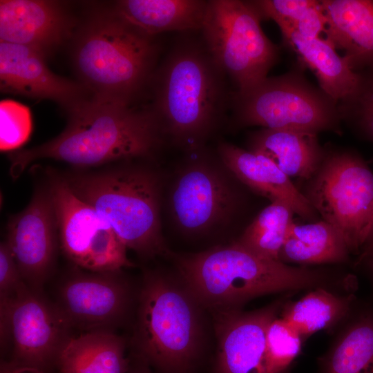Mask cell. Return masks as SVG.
Returning a JSON list of instances; mask_svg holds the SVG:
<instances>
[{"label":"cell","instance_id":"cell-1","mask_svg":"<svg viewBox=\"0 0 373 373\" xmlns=\"http://www.w3.org/2000/svg\"><path fill=\"white\" fill-rule=\"evenodd\" d=\"M68 115L66 126L57 137L39 146L9 153L13 179L41 159L64 162L81 169L149 160L164 141L160 124L149 107L137 108L91 97Z\"/></svg>","mask_w":373,"mask_h":373},{"label":"cell","instance_id":"cell-2","mask_svg":"<svg viewBox=\"0 0 373 373\" xmlns=\"http://www.w3.org/2000/svg\"><path fill=\"white\" fill-rule=\"evenodd\" d=\"M182 32L151 78L153 102L149 107L164 138L195 151L216 129L231 93L226 75L217 65L202 37Z\"/></svg>","mask_w":373,"mask_h":373},{"label":"cell","instance_id":"cell-3","mask_svg":"<svg viewBox=\"0 0 373 373\" xmlns=\"http://www.w3.org/2000/svg\"><path fill=\"white\" fill-rule=\"evenodd\" d=\"M212 318L176 274L146 269L128 347L156 373H191L204 355Z\"/></svg>","mask_w":373,"mask_h":373},{"label":"cell","instance_id":"cell-4","mask_svg":"<svg viewBox=\"0 0 373 373\" xmlns=\"http://www.w3.org/2000/svg\"><path fill=\"white\" fill-rule=\"evenodd\" d=\"M135 160L73 169L60 175L110 224L127 249L146 259L168 255L160 222L162 180L151 167Z\"/></svg>","mask_w":373,"mask_h":373},{"label":"cell","instance_id":"cell-5","mask_svg":"<svg viewBox=\"0 0 373 373\" xmlns=\"http://www.w3.org/2000/svg\"><path fill=\"white\" fill-rule=\"evenodd\" d=\"M177 274L209 312L240 309L267 294L324 285L333 274L325 269L294 267L256 256L234 242L175 258Z\"/></svg>","mask_w":373,"mask_h":373},{"label":"cell","instance_id":"cell-6","mask_svg":"<svg viewBox=\"0 0 373 373\" xmlns=\"http://www.w3.org/2000/svg\"><path fill=\"white\" fill-rule=\"evenodd\" d=\"M156 37L113 10L96 15L78 31L73 45L80 83L92 97L131 105L156 68L161 48Z\"/></svg>","mask_w":373,"mask_h":373},{"label":"cell","instance_id":"cell-7","mask_svg":"<svg viewBox=\"0 0 373 373\" xmlns=\"http://www.w3.org/2000/svg\"><path fill=\"white\" fill-rule=\"evenodd\" d=\"M312 175L296 184L323 220L360 254L373 231V172L356 150L331 143Z\"/></svg>","mask_w":373,"mask_h":373},{"label":"cell","instance_id":"cell-8","mask_svg":"<svg viewBox=\"0 0 373 373\" xmlns=\"http://www.w3.org/2000/svg\"><path fill=\"white\" fill-rule=\"evenodd\" d=\"M298 63L287 73L231 92L230 108L239 128L262 126L342 135L338 102L310 84Z\"/></svg>","mask_w":373,"mask_h":373},{"label":"cell","instance_id":"cell-9","mask_svg":"<svg viewBox=\"0 0 373 373\" xmlns=\"http://www.w3.org/2000/svg\"><path fill=\"white\" fill-rule=\"evenodd\" d=\"M262 20L253 1H208L201 37L237 90L265 79L278 61L279 48L263 32Z\"/></svg>","mask_w":373,"mask_h":373},{"label":"cell","instance_id":"cell-10","mask_svg":"<svg viewBox=\"0 0 373 373\" xmlns=\"http://www.w3.org/2000/svg\"><path fill=\"white\" fill-rule=\"evenodd\" d=\"M72 329L53 302L26 284L0 301L1 352L10 350L6 361L14 365L52 373Z\"/></svg>","mask_w":373,"mask_h":373},{"label":"cell","instance_id":"cell-11","mask_svg":"<svg viewBox=\"0 0 373 373\" xmlns=\"http://www.w3.org/2000/svg\"><path fill=\"white\" fill-rule=\"evenodd\" d=\"M200 157L182 168L171 190L169 208L178 228L186 236L208 234L243 210L249 189L229 170Z\"/></svg>","mask_w":373,"mask_h":373},{"label":"cell","instance_id":"cell-12","mask_svg":"<svg viewBox=\"0 0 373 373\" xmlns=\"http://www.w3.org/2000/svg\"><path fill=\"white\" fill-rule=\"evenodd\" d=\"M139 283L122 270L94 272L73 265L61 278L53 303L73 329L114 332L131 327Z\"/></svg>","mask_w":373,"mask_h":373},{"label":"cell","instance_id":"cell-13","mask_svg":"<svg viewBox=\"0 0 373 373\" xmlns=\"http://www.w3.org/2000/svg\"><path fill=\"white\" fill-rule=\"evenodd\" d=\"M46 175L57 217L60 248L73 265L94 272L134 267L127 257V248L110 224L71 191L60 173L48 169Z\"/></svg>","mask_w":373,"mask_h":373},{"label":"cell","instance_id":"cell-14","mask_svg":"<svg viewBox=\"0 0 373 373\" xmlns=\"http://www.w3.org/2000/svg\"><path fill=\"white\" fill-rule=\"evenodd\" d=\"M6 242L23 279L33 291L44 287L55 269L59 233L55 207L47 180L37 184L28 204L10 216Z\"/></svg>","mask_w":373,"mask_h":373},{"label":"cell","instance_id":"cell-15","mask_svg":"<svg viewBox=\"0 0 373 373\" xmlns=\"http://www.w3.org/2000/svg\"><path fill=\"white\" fill-rule=\"evenodd\" d=\"M280 302L245 312H210L216 348L212 373H269L266 332L277 318Z\"/></svg>","mask_w":373,"mask_h":373},{"label":"cell","instance_id":"cell-16","mask_svg":"<svg viewBox=\"0 0 373 373\" xmlns=\"http://www.w3.org/2000/svg\"><path fill=\"white\" fill-rule=\"evenodd\" d=\"M46 57L28 46L1 41V91L52 100L67 112L89 99L90 93L80 82L52 73Z\"/></svg>","mask_w":373,"mask_h":373},{"label":"cell","instance_id":"cell-17","mask_svg":"<svg viewBox=\"0 0 373 373\" xmlns=\"http://www.w3.org/2000/svg\"><path fill=\"white\" fill-rule=\"evenodd\" d=\"M73 25L57 1H0V41L28 46L46 57L71 35Z\"/></svg>","mask_w":373,"mask_h":373},{"label":"cell","instance_id":"cell-18","mask_svg":"<svg viewBox=\"0 0 373 373\" xmlns=\"http://www.w3.org/2000/svg\"><path fill=\"white\" fill-rule=\"evenodd\" d=\"M219 158L224 166L257 195L271 202L287 203L295 214L314 222L320 216L291 178L267 157L228 142H220Z\"/></svg>","mask_w":373,"mask_h":373},{"label":"cell","instance_id":"cell-19","mask_svg":"<svg viewBox=\"0 0 373 373\" xmlns=\"http://www.w3.org/2000/svg\"><path fill=\"white\" fill-rule=\"evenodd\" d=\"M325 40L354 72L373 66V0H320Z\"/></svg>","mask_w":373,"mask_h":373},{"label":"cell","instance_id":"cell-20","mask_svg":"<svg viewBox=\"0 0 373 373\" xmlns=\"http://www.w3.org/2000/svg\"><path fill=\"white\" fill-rule=\"evenodd\" d=\"M247 143V150L267 157L298 182L312 175L324 154L318 134L305 131L262 128L251 132Z\"/></svg>","mask_w":373,"mask_h":373},{"label":"cell","instance_id":"cell-21","mask_svg":"<svg viewBox=\"0 0 373 373\" xmlns=\"http://www.w3.org/2000/svg\"><path fill=\"white\" fill-rule=\"evenodd\" d=\"M276 23L285 46L296 54L300 65L314 72L322 90L338 102L354 89L358 73L328 41L304 37L287 23Z\"/></svg>","mask_w":373,"mask_h":373},{"label":"cell","instance_id":"cell-22","mask_svg":"<svg viewBox=\"0 0 373 373\" xmlns=\"http://www.w3.org/2000/svg\"><path fill=\"white\" fill-rule=\"evenodd\" d=\"M206 0H122L113 11L123 20L151 35L171 31H200L205 16Z\"/></svg>","mask_w":373,"mask_h":373},{"label":"cell","instance_id":"cell-23","mask_svg":"<svg viewBox=\"0 0 373 373\" xmlns=\"http://www.w3.org/2000/svg\"><path fill=\"white\" fill-rule=\"evenodd\" d=\"M128 339L110 331L83 332L72 336L56 364L59 373H126Z\"/></svg>","mask_w":373,"mask_h":373},{"label":"cell","instance_id":"cell-24","mask_svg":"<svg viewBox=\"0 0 373 373\" xmlns=\"http://www.w3.org/2000/svg\"><path fill=\"white\" fill-rule=\"evenodd\" d=\"M350 251L341 233L321 220L307 224H291L279 254L284 262L307 265L343 263Z\"/></svg>","mask_w":373,"mask_h":373},{"label":"cell","instance_id":"cell-25","mask_svg":"<svg viewBox=\"0 0 373 373\" xmlns=\"http://www.w3.org/2000/svg\"><path fill=\"white\" fill-rule=\"evenodd\" d=\"M294 214L285 202H270L254 217L234 242L260 257L280 260L279 254Z\"/></svg>","mask_w":373,"mask_h":373},{"label":"cell","instance_id":"cell-26","mask_svg":"<svg viewBox=\"0 0 373 373\" xmlns=\"http://www.w3.org/2000/svg\"><path fill=\"white\" fill-rule=\"evenodd\" d=\"M319 373H373V314L356 321L321 359Z\"/></svg>","mask_w":373,"mask_h":373},{"label":"cell","instance_id":"cell-27","mask_svg":"<svg viewBox=\"0 0 373 373\" xmlns=\"http://www.w3.org/2000/svg\"><path fill=\"white\" fill-rule=\"evenodd\" d=\"M350 305L349 298L318 288L285 309L282 318L303 338L336 323Z\"/></svg>","mask_w":373,"mask_h":373},{"label":"cell","instance_id":"cell-28","mask_svg":"<svg viewBox=\"0 0 373 373\" xmlns=\"http://www.w3.org/2000/svg\"><path fill=\"white\" fill-rule=\"evenodd\" d=\"M356 73L357 84L338 102V112L342 123L358 138L373 145V66Z\"/></svg>","mask_w":373,"mask_h":373},{"label":"cell","instance_id":"cell-29","mask_svg":"<svg viewBox=\"0 0 373 373\" xmlns=\"http://www.w3.org/2000/svg\"><path fill=\"white\" fill-rule=\"evenodd\" d=\"M301 336L282 318L268 326L265 338L269 373H285L300 352Z\"/></svg>","mask_w":373,"mask_h":373},{"label":"cell","instance_id":"cell-30","mask_svg":"<svg viewBox=\"0 0 373 373\" xmlns=\"http://www.w3.org/2000/svg\"><path fill=\"white\" fill-rule=\"evenodd\" d=\"M30 111L26 106L11 99L0 102V149L3 152L19 149L32 132Z\"/></svg>","mask_w":373,"mask_h":373},{"label":"cell","instance_id":"cell-31","mask_svg":"<svg viewBox=\"0 0 373 373\" xmlns=\"http://www.w3.org/2000/svg\"><path fill=\"white\" fill-rule=\"evenodd\" d=\"M316 0H255L254 4L262 20L285 22L294 26L312 7Z\"/></svg>","mask_w":373,"mask_h":373},{"label":"cell","instance_id":"cell-32","mask_svg":"<svg viewBox=\"0 0 373 373\" xmlns=\"http://www.w3.org/2000/svg\"><path fill=\"white\" fill-rule=\"evenodd\" d=\"M26 285L6 242L0 245V301L10 299Z\"/></svg>","mask_w":373,"mask_h":373},{"label":"cell","instance_id":"cell-33","mask_svg":"<svg viewBox=\"0 0 373 373\" xmlns=\"http://www.w3.org/2000/svg\"><path fill=\"white\" fill-rule=\"evenodd\" d=\"M291 26L304 37L321 38V34L325 30L326 18L320 0L308 10L299 21Z\"/></svg>","mask_w":373,"mask_h":373},{"label":"cell","instance_id":"cell-34","mask_svg":"<svg viewBox=\"0 0 373 373\" xmlns=\"http://www.w3.org/2000/svg\"><path fill=\"white\" fill-rule=\"evenodd\" d=\"M129 355L131 362L126 373H156L142 360L131 353Z\"/></svg>","mask_w":373,"mask_h":373},{"label":"cell","instance_id":"cell-35","mask_svg":"<svg viewBox=\"0 0 373 373\" xmlns=\"http://www.w3.org/2000/svg\"><path fill=\"white\" fill-rule=\"evenodd\" d=\"M0 373H43L34 369L18 366L6 360H1Z\"/></svg>","mask_w":373,"mask_h":373},{"label":"cell","instance_id":"cell-36","mask_svg":"<svg viewBox=\"0 0 373 373\" xmlns=\"http://www.w3.org/2000/svg\"><path fill=\"white\" fill-rule=\"evenodd\" d=\"M372 254H373V231L367 243L363 248L361 254L358 255V258L356 263H360Z\"/></svg>","mask_w":373,"mask_h":373},{"label":"cell","instance_id":"cell-37","mask_svg":"<svg viewBox=\"0 0 373 373\" xmlns=\"http://www.w3.org/2000/svg\"><path fill=\"white\" fill-rule=\"evenodd\" d=\"M366 262L369 268L373 271V254L370 255L360 263Z\"/></svg>","mask_w":373,"mask_h":373}]
</instances>
